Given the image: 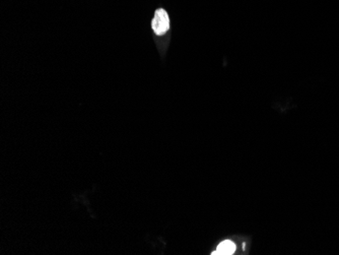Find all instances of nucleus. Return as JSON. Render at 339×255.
<instances>
[{
  "instance_id": "1",
  "label": "nucleus",
  "mask_w": 339,
  "mask_h": 255,
  "mask_svg": "<svg viewBox=\"0 0 339 255\" xmlns=\"http://www.w3.org/2000/svg\"><path fill=\"white\" fill-rule=\"evenodd\" d=\"M152 28L159 36L166 34L170 30V18L164 9H159L156 11L152 22Z\"/></svg>"
},
{
  "instance_id": "2",
  "label": "nucleus",
  "mask_w": 339,
  "mask_h": 255,
  "mask_svg": "<svg viewBox=\"0 0 339 255\" xmlns=\"http://www.w3.org/2000/svg\"><path fill=\"white\" fill-rule=\"evenodd\" d=\"M236 251V245L235 243H233L230 240L223 241L221 242L218 247L217 250L215 252H213L212 254H220V255H231L234 254Z\"/></svg>"
}]
</instances>
